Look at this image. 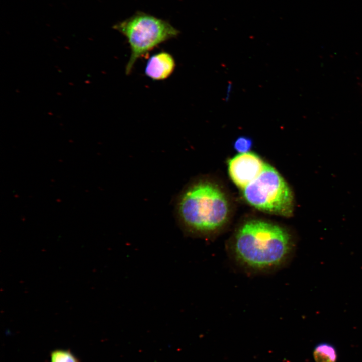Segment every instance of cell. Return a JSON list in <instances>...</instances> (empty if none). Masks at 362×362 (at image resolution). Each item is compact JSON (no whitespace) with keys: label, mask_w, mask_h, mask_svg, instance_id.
Returning a JSON list of instances; mask_svg holds the SVG:
<instances>
[{"label":"cell","mask_w":362,"mask_h":362,"mask_svg":"<svg viewBox=\"0 0 362 362\" xmlns=\"http://www.w3.org/2000/svg\"><path fill=\"white\" fill-rule=\"evenodd\" d=\"M293 248L289 232L273 223L251 220L238 231L233 248L240 263L257 270L277 267L289 256Z\"/></svg>","instance_id":"1"},{"label":"cell","mask_w":362,"mask_h":362,"mask_svg":"<svg viewBox=\"0 0 362 362\" xmlns=\"http://www.w3.org/2000/svg\"><path fill=\"white\" fill-rule=\"evenodd\" d=\"M176 213L185 233L207 235L226 223L229 206L224 194L216 185L199 180L183 190L177 201Z\"/></svg>","instance_id":"2"},{"label":"cell","mask_w":362,"mask_h":362,"mask_svg":"<svg viewBox=\"0 0 362 362\" xmlns=\"http://www.w3.org/2000/svg\"><path fill=\"white\" fill-rule=\"evenodd\" d=\"M113 28L126 38L130 47L131 54L125 67L126 75L131 73L139 58L179 33L168 21L143 12L116 24Z\"/></svg>","instance_id":"3"},{"label":"cell","mask_w":362,"mask_h":362,"mask_svg":"<svg viewBox=\"0 0 362 362\" xmlns=\"http://www.w3.org/2000/svg\"><path fill=\"white\" fill-rule=\"evenodd\" d=\"M243 190L246 201L261 211L285 217L293 214L292 190L280 173L265 164L260 174Z\"/></svg>","instance_id":"4"},{"label":"cell","mask_w":362,"mask_h":362,"mask_svg":"<svg viewBox=\"0 0 362 362\" xmlns=\"http://www.w3.org/2000/svg\"><path fill=\"white\" fill-rule=\"evenodd\" d=\"M265 164L255 153H239L229 161V174L233 183L243 189L260 174Z\"/></svg>","instance_id":"5"},{"label":"cell","mask_w":362,"mask_h":362,"mask_svg":"<svg viewBox=\"0 0 362 362\" xmlns=\"http://www.w3.org/2000/svg\"><path fill=\"white\" fill-rule=\"evenodd\" d=\"M175 68L173 56L168 52H160L150 57L145 68L146 76L155 81L168 78Z\"/></svg>","instance_id":"6"},{"label":"cell","mask_w":362,"mask_h":362,"mask_svg":"<svg viewBox=\"0 0 362 362\" xmlns=\"http://www.w3.org/2000/svg\"><path fill=\"white\" fill-rule=\"evenodd\" d=\"M313 357L315 362H336L337 352L332 344L320 343L314 349Z\"/></svg>","instance_id":"7"},{"label":"cell","mask_w":362,"mask_h":362,"mask_svg":"<svg viewBox=\"0 0 362 362\" xmlns=\"http://www.w3.org/2000/svg\"><path fill=\"white\" fill-rule=\"evenodd\" d=\"M50 362H79L69 350H56L50 354Z\"/></svg>","instance_id":"8"},{"label":"cell","mask_w":362,"mask_h":362,"mask_svg":"<svg viewBox=\"0 0 362 362\" xmlns=\"http://www.w3.org/2000/svg\"><path fill=\"white\" fill-rule=\"evenodd\" d=\"M252 145V140L248 137L240 136L234 143V148L240 153L248 152Z\"/></svg>","instance_id":"9"},{"label":"cell","mask_w":362,"mask_h":362,"mask_svg":"<svg viewBox=\"0 0 362 362\" xmlns=\"http://www.w3.org/2000/svg\"><path fill=\"white\" fill-rule=\"evenodd\" d=\"M231 89H232V85H231V84L230 83V84H229V85H228V87L227 88V93H226V100H227L228 99L229 97L230 96Z\"/></svg>","instance_id":"10"}]
</instances>
